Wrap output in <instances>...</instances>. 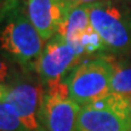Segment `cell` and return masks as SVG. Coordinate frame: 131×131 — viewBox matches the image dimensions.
<instances>
[{
	"mask_svg": "<svg viewBox=\"0 0 131 131\" xmlns=\"http://www.w3.org/2000/svg\"><path fill=\"white\" fill-rule=\"evenodd\" d=\"M44 42L21 10L10 9L0 16V53L23 70H34L45 46Z\"/></svg>",
	"mask_w": 131,
	"mask_h": 131,
	"instance_id": "obj_1",
	"label": "cell"
},
{
	"mask_svg": "<svg viewBox=\"0 0 131 131\" xmlns=\"http://www.w3.org/2000/svg\"><path fill=\"white\" fill-rule=\"evenodd\" d=\"M112 74L111 57L100 56L81 61L64 79L69 97L81 107L96 102L111 92Z\"/></svg>",
	"mask_w": 131,
	"mask_h": 131,
	"instance_id": "obj_2",
	"label": "cell"
},
{
	"mask_svg": "<svg viewBox=\"0 0 131 131\" xmlns=\"http://www.w3.org/2000/svg\"><path fill=\"white\" fill-rule=\"evenodd\" d=\"M78 131H131V97L109 92L83 106Z\"/></svg>",
	"mask_w": 131,
	"mask_h": 131,
	"instance_id": "obj_3",
	"label": "cell"
},
{
	"mask_svg": "<svg viewBox=\"0 0 131 131\" xmlns=\"http://www.w3.org/2000/svg\"><path fill=\"white\" fill-rule=\"evenodd\" d=\"M88 9L91 26L108 51L114 53L131 51V16L126 10L112 1L90 5Z\"/></svg>",
	"mask_w": 131,
	"mask_h": 131,
	"instance_id": "obj_4",
	"label": "cell"
},
{
	"mask_svg": "<svg viewBox=\"0 0 131 131\" xmlns=\"http://www.w3.org/2000/svg\"><path fill=\"white\" fill-rule=\"evenodd\" d=\"M81 62V56L74 47L66 41L60 34H56L45 44L39 56L34 70L38 73L41 84L63 81L72 69Z\"/></svg>",
	"mask_w": 131,
	"mask_h": 131,
	"instance_id": "obj_5",
	"label": "cell"
},
{
	"mask_svg": "<svg viewBox=\"0 0 131 131\" xmlns=\"http://www.w3.org/2000/svg\"><path fill=\"white\" fill-rule=\"evenodd\" d=\"M45 89L41 84L29 79H17L9 85L5 103L11 106L28 131H38L41 125L39 112Z\"/></svg>",
	"mask_w": 131,
	"mask_h": 131,
	"instance_id": "obj_6",
	"label": "cell"
},
{
	"mask_svg": "<svg viewBox=\"0 0 131 131\" xmlns=\"http://www.w3.org/2000/svg\"><path fill=\"white\" fill-rule=\"evenodd\" d=\"M81 106L70 97L44 94L39 122L46 131H78Z\"/></svg>",
	"mask_w": 131,
	"mask_h": 131,
	"instance_id": "obj_7",
	"label": "cell"
},
{
	"mask_svg": "<svg viewBox=\"0 0 131 131\" xmlns=\"http://www.w3.org/2000/svg\"><path fill=\"white\" fill-rule=\"evenodd\" d=\"M24 7V14L44 41H49L58 33L69 10L63 0H26Z\"/></svg>",
	"mask_w": 131,
	"mask_h": 131,
	"instance_id": "obj_8",
	"label": "cell"
},
{
	"mask_svg": "<svg viewBox=\"0 0 131 131\" xmlns=\"http://www.w3.org/2000/svg\"><path fill=\"white\" fill-rule=\"evenodd\" d=\"M90 27L91 22L88 6H75L68 10L57 34L64 38L68 44L74 45L80 35Z\"/></svg>",
	"mask_w": 131,
	"mask_h": 131,
	"instance_id": "obj_9",
	"label": "cell"
},
{
	"mask_svg": "<svg viewBox=\"0 0 131 131\" xmlns=\"http://www.w3.org/2000/svg\"><path fill=\"white\" fill-rule=\"evenodd\" d=\"M113 74L111 80V92L131 97V62L114 61L112 58Z\"/></svg>",
	"mask_w": 131,
	"mask_h": 131,
	"instance_id": "obj_10",
	"label": "cell"
},
{
	"mask_svg": "<svg viewBox=\"0 0 131 131\" xmlns=\"http://www.w3.org/2000/svg\"><path fill=\"white\" fill-rule=\"evenodd\" d=\"M0 131H28L7 103H0Z\"/></svg>",
	"mask_w": 131,
	"mask_h": 131,
	"instance_id": "obj_11",
	"label": "cell"
},
{
	"mask_svg": "<svg viewBox=\"0 0 131 131\" xmlns=\"http://www.w3.org/2000/svg\"><path fill=\"white\" fill-rule=\"evenodd\" d=\"M15 63L9 61L5 56L0 53V84L10 85L19 79L18 72L14 67Z\"/></svg>",
	"mask_w": 131,
	"mask_h": 131,
	"instance_id": "obj_12",
	"label": "cell"
},
{
	"mask_svg": "<svg viewBox=\"0 0 131 131\" xmlns=\"http://www.w3.org/2000/svg\"><path fill=\"white\" fill-rule=\"evenodd\" d=\"M103 1H107V0H74L72 7H75V6H90V5L103 3Z\"/></svg>",
	"mask_w": 131,
	"mask_h": 131,
	"instance_id": "obj_13",
	"label": "cell"
},
{
	"mask_svg": "<svg viewBox=\"0 0 131 131\" xmlns=\"http://www.w3.org/2000/svg\"><path fill=\"white\" fill-rule=\"evenodd\" d=\"M7 89H9V85L0 84V103H3L5 101V97H6V94H7Z\"/></svg>",
	"mask_w": 131,
	"mask_h": 131,
	"instance_id": "obj_14",
	"label": "cell"
},
{
	"mask_svg": "<svg viewBox=\"0 0 131 131\" xmlns=\"http://www.w3.org/2000/svg\"><path fill=\"white\" fill-rule=\"evenodd\" d=\"M67 6H68V9H72V6H73V3H74V0H63Z\"/></svg>",
	"mask_w": 131,
	"mask_h": 131,
	"instance_id": "obj_15",
	"label": "cell"
},
{
	"mask_svg": "<svg viewBox=\"0 0 131 131\" xmlns=\"http://www.w3.org/2000/svg\"><path fill=\"white\" fill-rule=\"evenodd\" d=\"M38 131H46V130H45L44 127H40V129H39V130H38Z\"/></svg>",
	"mask_w": 131,
	"mask_h": 131,
	"instance_id": "obj_16",
	"label": "cell"
}]
</instances>
